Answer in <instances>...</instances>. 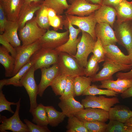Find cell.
<instances>
[{
    "label": "cell",
    "mask_w": 132,
    "mask_h": 132,
    "mask_svg": "<svg viewBox=\"0 0 132 132\" xmlns=\"http://www.w3.org/2000/svg\"><path fill=\"white\" fill-rule=\"evenodd\" d=\"M57 63L60 74L73 77L85 76L84 68L80 66L74 57L66 53L59 52Z\"/></svg>",
    "instance_id": "cell-1"
},
{
    "label": "cell",
    "mask_w": 132,
    "mask_h": 132,
    "mask_svg": "<svg viewBox=\"0 0 132 132\" xmlns=\"http://www.w3.org/2000/svg\"><path fill=\"white\" fill-rule=\"evenodd\" d=\"M47 30L40 27L38 24L36 17L27 22L25 25L19 30V35L22 45H26L38 40Z\"/></svg>",
    "instance_id": "cell-2"
},
{
    "label": "cell",
    "mask_w": 132,
    "mask_h": 132,
    "mask_svg": "<svg viewBox=\"0 0 132 132\" xmlns=\"http://www.w3.org/2000/svg\"><path fill=\"white\" fill-rule=\"evenodd\" d=\"M94 12L89 15L83 17L66 14L64 25L66 29L68 28L67 25L69 23L73 25L76 26L81 31L89 33L95 40L96 41L97 38L95 35V29L97 23L94 17Z\"/></svg>",
    "instance_id": "cell-3"
},
{
    "label": "cell",
    "mask_w": 132,
    "mask_h": 132,
    "mask_svg": "<svg viewBox=\"0 0 132 132\" xmlns=\"http://www.w3.org/2000/svg\"><path fill=\"white\" fill-rule=\"evenodd\" d=\"M21 98L16 103V108L13 115L9 118L0 115V132H7L9 130L13 132H29L27 125L20 119L19 112Z\"/></svg>",
    "instance_id": "cell-4"
},
{
    "label": "cell",
    "mask_w": 132,
    "mask_h": 132,
    "mask_svg": "<svg viewBox=\"0 0 132 132\" xmlns=\"http://www.w3.org/2000/svg\"><path fill=\"white\" fill-rule=\"evenodd\" d=\"M58 53L55 49L41 47L37 50L31 58L35 61L33 66L35 70L57 63Z\"/></svg>",
    "instance_id": "cell-5"
},
{
    "label": "cell",
    "mask_w": 132,
    "mask_h": 132,
    "mask_svg": "<svg viewBox=\"0 0 132 132\" xmlns=\"http://www.w3.org/2000/svg\"><path fill=\"white\" fill-rule=\"evenodd\" d=\"M81 40L77 46L76 55L73 56L80 66L85 68L88 62V58L92 53L96 41L88 33L82 31Z\"/></svg>",
    "instance_id": "cell-6"
},
{
    "label": "cell",
    "mask_w": 132,
    "mask_h": 132,
    "mask_svg": "<svg viewBox=\"0 0 132 132\" xmlns=\"http://www.w3.org/2000/svg\"><path fill=\"white\" fill-rule=\"evenodd\" d=\"M35 71L33 65L20 80L22 85L25 89L29 98L30 102L29 111L30 113L38 105L37 102L38 86L34 78V73Z\"/></svg>",
    "instance_id": "cell-7"
},
{
    "label": "cell",
    "mask_w": 132,
    "mask_h": 132,
    "mask_svg": "<svg viewBox=\"0 0 132 132\" xmlns=\"http://www.w3.org/2000/svg\"><path fill=\"white\" fill-rule=\"evenodd\" d=\"M41 47L39 40L30 44L21 45L15 48L17 55L12 77L29 61L33 55Z\"/></svg>",
    "instance_id": "cell-8"
},
{
    "label": "cell",
    "mask_w": 132,
    "mask_h": 132,
    "mask_svg": "<svg viewBox=\"0 0 132 132\" xmlns=\"http://www.w3.org/2000/svg\"><path fill=\"white\" fill-rule=\"evenodd\" d=\"M102 69L97 74L91 77L92 82L112 79L113 75L121 71L129 69L132 67V64L125 65L119 64L105 57Z\"/></svg>",
    "instance_id": "cell-9"
},
{
    "label": "cell",
    "mask_w": 132,
    "mask_h": 132,
    "mask_svg": "<svg viewBox=\"0 0 132 132\" xmlns=\"http://www.w3.org/2000/svg\"><path fill=\"white\" fill-rule=\"evenodd\" d=\"M69 30L63 33H59L55 30H47L39 39L42 47L55 49L64 44L69 38Z\"/></svg>",
    "instance_id": "cell-10"
},
{
    "label": "cell",
    "mask_w": 132,
    "mask_h": 132,
    "mask_svg": "<svg viewBox=\"0 0 132 132\" xmlns=\"http://www.w3.org/2000/svg\"><path fill=\"white\" fill-rule=\"evenodd\" d=\"M120 102L117 97L109 98L100 95H87L81 101L84 108H92L101 109L108 111L112 106Z\"/></svg>",
    "instance_id": "cell-11"
},
{
    "label": "cell",
    "mask_w": 132,
    "mask_h": 132,
    "mask_svg": "<svg viewBox=\"0 0 132 132\" xmlns=\"http://www.w3.org/2000/svg\"><path fill=\"white\" fill-rule=\"evenodd\" d=\"M101 6L90 3L86 0H74L69 5L65 13L66 14L85 16L94 12Z\"/></svg>",
    "instance_id": "cell-12"
},
{
    "label": "cell",
    "mask_w": 132,
    "mask_h": 132,
    "mask_svg": "<svg viewBox=\"0 0 132 132\" xmlns=\"http://www.w3.org/2000/svg\"><path fill=\"white\" fill-rule=\"evenodd\" d=\"M114 29L118 43L128 52L132 47V22L127 21L116 24Z\"/></svg>",
    "instance_id": "cell-13"
},
{
    "label": "cell",
    "mask_w": 132,
    "mask_h": 132,
    "mask_svg": "<svg viewBox=\"0 0 132 132\" xmlns=\"http://www.w3.org/2000/svg\"><path fill=\"white\" fill-rule=\"evenodd\" d=\"M75 116L84 122L99 121L105 122L109 119L108 111L95 108H86L78 112Z\"/></svg>",
    "instance_id": "cell-14"
},
{
    "label": "cell",
    "mask_w": 132,
    "mask_h": 132,
    "mask_svg": "<svg viewBox=\"0 0 132 132\" xmlns=\"http://www.w3.org/2000/svg\"><path fill=\"white\" fill-rule=\"evenodd\" d=\"M69 31L68 39L63 45L55 49L58 53L64 52L74 56L77 53V46L81 39V36L77 38L78 34L81 31L79 28H76L70 23L67 25Z\"/></svg>",
    "instance_id": "cell-15"
},
{
    "label": "cell",
    "mask_w": 132,
    "mask_h": 132,
    "mask_svg": "<svg viewBox=\"0 0 132 132\" xmlns=\"http://www.w3.org/2000/svg\"><path fill=\"white\" fill-rule=\"evenodd\" d=\"M109 24L97 23L95 29V35L99 38L103 46L118 43L114 31Z\"/></svg>",
    "instance_id": "cell-16"
},
{
    "label": "cell",
    "mask_w": 132,
    "mask_h": 132,
    "mask_svg": "<svg viewBox=\"0 0 132 132\" xmlns=\"http://www.w3.org/2000/svg\"><path fill=\"white\" fill-rule=\"evenodd\" d=\"M41 76L38 85V95L43 96L45 89L50 85L55 78L60 74L59 67L57 63L53 65L50 67L41 68Z\"/></svg>",
    "instance_id": "cell-17"
},
{
    "label": "cell",
    "mask_w": 132,
    "mask_h": 132,
    "mask_svg": "<svg viewBox=\"0 0 132 132\" xmlns=\"http://www.w3.org/2000/svg\"><path fill=\"white\" fill-rule=\"evenodd\" d=\"M94 17L97 23H106L113 27L116 21L117 13L112 7L102 5L94 12Z\"/></svg>",
    "instance_id": "cell-18"
},
{
    "label": "cell",
    "mask_w": 132,
    "mask_h": 132,
    "mask_svg": "<svg viewBox=\"0 0 132 132\" xmlns=\"http://www.w3.org/2000/svg\"><path fill=\"white\" fill-rule=\"evenodd\" d=\"M42 4L33 2L21 6L17 21L19 30L22 28L27 22L33 18L34 14L40 9Z\"/></svg>",
    "instance_id": "cell-19"
},
{
    "label": "cell",
    "mask_w": 132,
    "mask_h": 132,
    "mask_svg": "<svg viewBox=\"0 0 132 132\" xmlns=\"http://www.w3.org/2000/svg\"><path fill=\"white\" fill-rule=\"evenodd\" d=\"M104 47L105 51L106 58L120 64H131L128 55H125L115 44H110Z\"/></svg>",
    "instance_id": "cell-20"
},
{
    "label": "cell",
    "mask_w": 132,
    "mask_h": 132,
    "mask_svg": "<svg viewBox=\"0 0 132 132\" xmlns=\"http://www.w3.org/2000/svg\"><path fill=\"white\" fill-rule=\"evenodd\" d=\"M72 97L60 100L58 105L66 117L75 116L79 111L84 109L83 105Z\"/></svg>",
    "instance_id": "cell-21"
},
{
    "label": "cell",
    "mask_w": 132,
    "mask_h": 132,
    "mask_svg": "<svg viewBox=\"0 0 132 132\" xmlns=\"http://www.w3.org/2000/svg\"><path fill=\"white\" fill-rule=\"evenodd\" d=\"M108 112L109 119L124 123L132 117V111L124 105H116L110 108Z\"/></svg>",
    "instance_id": "cell-22"
},
{
    "label": "cell",
    "mask_w": 132,
    "mask_h": 132,
    "mask_svg": "<svg viewBox=\"0 0 132 132\" xmlns=\"http://www.w3.org/2000/svg\"><path fill=\"white\" fill-rule=\"evenodd\" d=\"M17 21L8 20L2 34L7 40L15 48L21 45V40L17 34L19 30Z\"/></svg>",
    "instance_id": "cell-23"
},
{
    "label": "cell",
    "mask_w": 132,
    "mask_h": 132,
    "mask_svg": "<svg viewBox=\"0 0 132 132\" xmlns=\"http://www.w3.org/2000/svg\"><path fill=\"white\" fill-rule=\"evenodd\" d=\"M8 20L17 21L22 5L21 0H6L0 1Z\"/></svg>",
    "instance_id": "cell-24"
},
{
    "label": "cell",
    "mask_w": 132,
    "mask_h": 132,
    "mask_svg": "<svg viewBox=\"0 0 132 132\" xmlns=\"http://www.w3.org/2000/svg\"><path fill=\"white\" fill-rule=\"evenodd\" d=\"M34 61V60L30 58L29 61L11 78L0 80V89H2L4 85H12L17 87L22 86L20 80L28 70L33 65Z\"/></svg>",
    "instance_id": "cell-25"
},
{
    "label": "cell",
    "mask_w": 132,
    "mask_h": 132,
    "mask_svg": "<svg viewBox=\"0 0 132 132\" xmlns=\"http://www.w3.org/2000/svg\"><path fill=\"white\" fill-rule=\"evenodd\" d=\"M115 9L117 13L116 24L127 21L132 22V1L124 0Z\"/></svg>",
    "instance_id": "cell-26"
},
{
    "label": "cell",
    "mask_w": 132,
    "mask_h": 132,
    "mask_svg": "<svg viewBox=\"0 0 132 132\" xmlns=\"http://www.w3.org/2000/svg\"><path fill=\"white\" fill-rule=\"evenodd\" d=\"M9 53L3 46H0V63L4 68L6 77H12L15 67V58Z\"/></svg>",
    "instance_id": "cell-27"
},
{
    "label": "cell",
    "mask_w": 132,
    "mask_h": 132,
    "mask_svg": "<svg viewBox=\"0 0 132 132\" xmlns=\"http://www.w3.org/2000/svg\"><path fill=\"white\" fill-rule=\"evenodd\" d=\"M48 124L55 127L62 122L66 116L62 112L57 111L52 106H45Z\"/></svg>",
    "instance_id": "cell-28"
},
{
    "label": "cell",
    "mask_w": 132,
    "mask_h": 132,
    "mask_svg": "<svg viewBox=\"0 0 132 132\" xmlns=\"http://www.w3.org/2000/svg\"><path fill=\"white\" fill-rule=\"evenodd\" d=\"M33 116L32 121L34 123L42 126L48 124L45 106L40 103L31 113Z\"/></svg>",
    "instance_id": "cell-29"
},
{
    "label": "cell",
    "mask_w": 132,
    "mask_h": 132,
    "mask_svg": "<svg viewBox=\"0 0 132 132\" xmlns=\"http://www.w3.org/2000/svg\"><path fill=\"white\" fill-rule=\"evenodd\" d=\"M85 76H79L75 77V88L76 96L82 95L92 82L91 77Z\"/></svg>",
    "instance_id": "cell-30"
},
{
    "label": "cell",
    "mask_w": 132,
    "mask_h": 132,
    "mask_svg": "<svg viewBox=\"0 0 132 132\" xmlns=\"http://www.w3.org/2000/svg\"><path fill=\"white\" fill-rule=\"evenodd\" d=\"M67 77L59 74L52 82L50 86L56 96H61L63 93L66 84Z\"/></svg>",
    "instance_id": "cell-31"
},
{
    "label": "cell",
    "mask_w": 132,
    "mask_h": 132,
    "mask_svg": "<svg viewBox=\"0 0 132 132\" xmlns=\"http://www.w3.org/2000/svg\"><path fill=\"white\" fill-rule=\"evenodd\" d=\"M66 128V132H89L84 122L75 116L68 117Z\"/></svg>",
    "instance_id": "cell-32"
},
{
    "label": "cell",
    "mask_w": 132,
    "mask_h": 132,
    "mask_svg": "<svg viewBox=\"0 0 132 132\" xmlns=\"http://www.w3.org/2000/svg\"><path fill=\"white\" fill-rule=\"evenodd\" d=\"M42 4L54 10L57 14L61 15L69 6L66 0H44Z\"/></svg>",
    "instance_id": "cell-33"
},
{
    "label": "cell",
    "mask_w": 132,
    "mask_h": 132,
    "mask_svg": "<svg viewBox=\"0 0 132 132\" xmlns=\"http://www.w3.org/2000/svg\"><path fill=\"white\" fill-rule=\"evenodd\" d=\"M48 8L42 4L36 12V19L38 24L41 28L47 30L50 26L48 15Z\"/></svg>",
    "instance_id": "cell-34"
},
{
    "label": "cell",
    "mask_w": 132,
    "mask_h": 132,
    "mask_svg": "<svg viewBox=\"0 0 132 132\" xmlns=\"http://www.w3.org/2000/svg\"><path fill=\"white\" fill-rule=\"evenodd\" d=\"M119 93L108 89L99 88L96 85H93L88 87L83 92L82 95H105L108 96H117Z\"/></svg>",
    "instance_id": "cell-35"
},
{
    "label": "cell",
    "mask_w": 132,
    "mask_h": 132,
    "mask_svg": "<svg viewBox=\"0 0 132 132\" xmlns=\"http://www.w3.org/2000/svg\"><path fill=\"white\" fill-rule=\"evenodd\" d=\"M99 63L94 55H92L84 68L85 76L92 77L96 75L99 68Z\"/></svg>",
    "instance_id": "cell-36"
},
{
    "label": "cell",
    "mask_w": 132,
    "mask_h": 132,
    "mask_svg": "<svg viewBox=\"0 0 132 132\" xmlns=\"http://www.w3.org/2000/svg\"><path fill=\"white\" fill-rule=\"evenodd\" d=\"M74 78L67 76L66 84L63 94L59 97L60 100L76 96L75 88Z\"/></svg>",
    "instance_id": "cell-37"
},
{
    "label": "cell",
    "mask_w": 132,
    "mask_h": 132,
    "mask_svg": "<svg viewBox=\"0 0 132 132\" xmlns=\"http://www.w3.org/2000/svg\"><path fill=\"white\" fill-rule=\"evenodd\" d=\"M92 53L99 63L104 61L105 58V51L100 39L97 38Z\"/></svg>",
    "instance_id": "cell-38"
},
{
    "label": "cell",
    "mask_w": 132,
    "mask_h": 132,
    "mask_svg": "<svg viewBox=\"0 0 132 132\" xmlns=\"http://www.w3.org/2000/svg\"><path fill=\"white\" fill-rule=\"evenodd\" d=\"M85 126L89 132H105L107 124L99 121L84 122Z\"/></svg>",
    "instance_id": "cell-39"
},
{
    "label": "cell",
    "mask_w": 132,
    "mask_h": 132,
    "mask_svg": "<svg viewBox=\"0 0 132 132\" xmlns=\"http://www.w3.org/2000/svg\"><path fill=\"white\" fill-rule=\"evenodd\" d=\"M112 79H108L102 80L101 85H99V88H104L119 93H122L127 88L120 87L115 83Z\"/></svg>",
    "instance_id": "cell-40"
},
{
    "label": "cell",
    "mask_w": 132,
    "mask_h": 132,
    "mask_svg": "<svg viewBox=\"0 0 132 132\" xmlns=\"http://www.w3.org/2000/svg\"><path fill=\"white\" fill-rule=\"evenodd\" d=\"M127 126L124 123L119 121L110 120L105 132H126Z\"/></svg>",
    "instance_id": "cell-41"
},
{
    "label": "cell",
    "mask_w": 132,
    "mask_h": 132,
    "mask_svg": "<svg viewBox=\"0 0 132 132\" xmlns=\"http://www.w3.org/2000/svg\"><path fill=\"white\" fill-rule=\"evenodd\" d=\"M16 103L8 101L6 99L3 93L2 89H0V112L4 110H7L12 113L15 112L11 109V105H16Z\"/></svg>",
    "instance_id": "cell-42"
},
{
    "label": "cell",
    "mask_w": 132,
    "mask_h": 132,
    "mask_svg": "<svg viewBox=\"0 0 132 132\" xmlns=\"http://www.w3.org/2000/svg\"><path fill=\"white\" fill-rule=\"evenodd\" d=\"M24 121L27 125L29 132H50L51 131L47 126H42L35 124L27 119H24Z\"/></svg>",
    "instance_id": "cell-43"
},
{
    "label": "cell",
    "mask_w": 132,
    "mask_h": 132,
    "mask_svg": "<svg viewBox=\"0 0 132 132\" xmlns=\"http://www.w3.org/2000/svg\"><path fill=\"white\" fill-rule=\"evenodd\" d=\"M64 20L62 16L57 15L55 17L49 19L50 26L52 27L55 31L59 29H62Z\"/></svg>",
    "instance_id": "cell-44"
},
{
    "label": "cell",
    "mask_w": 132,
    "mask_h": 132,
    "mask_svg": "<svg viewBox=\"0 0 132 132\" xmlns=\"http://www.w3.org/2000/svg\"><path fill=\"white\" fill-rule=\"evenodd\" d=\"M0 43L9 51L12 56L15 58L17 55L15 48L7 40L3 34H0Z\"/></svg>",
    "instance_id": "cell-45"
},
{
    "label": "cell",
    "mask_w": 132,
    "mask_h": 132,
    "mask_svg": "<svg viewBox=\"0 0 132 132\" xmlns=\"http://www.w3.org/2000/svg\"><path fill=\"white\" fill-rule=\"evenodd\" d=\"M6 14L1 4L0 3V33L3 34L6 24L8 21Z\"/></svg>",
    "instance_id": "cell-46"
},
{
    "label": "cell",
    "mask_w": 132,
    "mask_h": 132,
    "mask_svg": "<svg viewBox=\"0 0 132 132\" xmlns=\"http://www.w3.org/2000/svg\"><path fill=\"white\" fill-rule=\"evenodd\" d=\"M113 82L119 86L124 88H128L132 85V78H118Z\"/></svg>",
    "instance_id": "cell-47"
},
{
    "label": "cell",
    "mask_w": 132,
    "mask_h": 132,
    "mask_svg": "<svg viewBox=\"0 0 132 132\" xmlns=\"http://www.w3.org/2000/svg\"><path fill=\"white\" fill-rule=\"evenodd\" d=\"M124 0H102V5L110 6L114 8Z\"/></svg>",
    "instance_id": "cell-48"
},
{
    "label": "cell",
    "mask_w": 132,
    "mask_h": 132,
    "mask_svg": "<svg viewBox=\"0 0 132 132\" xmlns=\"http://www.w3.org/2000/svg\"><path fill=\"white\" fill-rule=\"evenodd\" d=\"M116 77L118 78L121 79L132 78V69L130 71L127 72H118L116 75Z\"/></svg>",
    "instance_id": "cell-49"
},
{
    "label": "cell",
    "mask_w": 132,
    "mask_h": 132,
    "mask_svg": "<svg viewBox=\"0 0 132 132\" xmlns=\"http://www.w3.org/2000/svg\"><path fill=\"white\" fill-rule=\"evenodd\" d=\"M121 96L123 99L132 97V85L121 93Z\"/></svg>",
    "instance_id": "cell-50"
},
{
    "label": "cell",
    "mask_w": 132,
    "mask_h": 132,
    "mask_svg": "<svg viewBox=\"0 0 132 132\" xmlns=\"http://www.w3.org/2000/svg\"><path fill=\"white\" fill-rule=\"evenodd\" d=\"M44 0H21L22 5L32 3H38L42 4Z\"/></svg>",
    "instance_id": "cell-51"
},
{
    "label": "cell",
    "mask_w": 132,
    "mask_h": 132,
    "mask_svg": "<svg viewBox=\"0 0 132 132\" xmlns=\"http://www.w3.org/2000/svg\"><path fill=\"white\" fill-rule=\"evenodd\" d=\"M57 15L54 10L50 8H48V15L49 19L55 17Z\"/></svg>",
    "instance_id": "cell-52"
},
{
    "label": "cell",
    "mask_w": 132,
    "mask_h": 132,
    "mask_svg": "<svg viewBox=\"0 0 132 132\" xmlns=\"http://www.w3.org/2000/svg\"><path fill=\"white\" fill-rule=\"evenodd\" d=\"M89 3L94 4L102 6V0H86Z\"/></svg>",
    "instance_id": "cell-53"
},
{
    "label": "cell",
    "mask_w": 132,
    "mask_h": 132,
    "mask_svg": "<svg viewBox=\"0 0 132 132\" xmlns=\"http://www.w3.org/2000/svg\"><path fill=\"white\" fill-rule=\"evenodd\" d=\"M124 124L127 126H132V117L129 119Z\"/></svg>",
    "instance_id": "cell-54"
},
{
    "label": "cell",
    "mask_w": 132,
    "mask_h": 132,
    "mask_svg": "<svg viewBox=\"0 0 132 132\" xmlns=\"http://www.w3.org/2000/svg\"><path fill=\"white\" fill-rule=\"evenodd\" d=\"M128 52V55L131 61V64H132V47Z\"/></svg>",
    "instance_id": "cell-55"
},
{
    "label": "cell",
    "mask_w": 132,
    "mask_h": 132,
    "mask_svg": "<svg viewBox=\"0 0 132 132\" xmlns=\"http://www.w3.org/2000/svg\"><path fill=\"white\" fill-rule=\"evenodd\" d=\"M126 132H132V126H127Z\"/></svg>",
    "instance_id": "cell-56"
},
{
    "label": "cell",
    "mask_w": 132,
    "mask_h": 132,
    "mask_svg": "<svg viewBox=\"0 0 132 132\" xmlns=\"http://www.w3.org/2000/svg\"><path fill=\"white\" fill-rule=\"evenodd\" d=\"M74 0H68L69 2L71 4L74 1Z\"/></svg>",
    "instance_id": "cell-57"
},
{
    "label": "cell",
    "mask_w": 132,
    "mask_h": 132,
    "mask_svg": "<svg viewBox=\"0 0 132 132\" xmlns=\"http://www.w3.org/2000/svg\"><path fill=\"white\" fill-rule=\"evenodd\" d=\"M6 0H0V1H6Z\"/></svg>",
    "instance_id": "cell-58"
}]
</instances>
